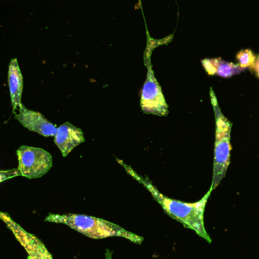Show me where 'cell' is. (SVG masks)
I'll use <instances>...</instances> for the list:
<instances>
[{"label":"cell","mask_w":259,"mask_h":259,"mask_svg":"<svg viewBox=\"0 0 259 259\" xmlns=\"http://www.w3.org/2000/svg\"><path fill=\"white\" fill-rule=\"evenodd\" d=\"M21 176L19 169H11V170H1L0 171V181L3 182L6 180L15 178V177Z\"/></svg>","instance_id":"12"},{"label":"cell","mask_w":259,"mask_h":259,"mask_svg":"<svg viewBox=\"0 0 259 259\" xmlns=\"http://www.w3.org/2000/svg\"><path fill=\"white\" fill-rule=\"evenodd\" d=\"M85 141L82 129L69 122L64 123L59 126L54 137L55 144L59 148L63 157H66L76 146Z\"/></svg>","instance_id":"8"},{"label":"cell","mask_w":259,"mask_h":259,"mask_svg":"<svg viewBox=\"0 0 259 259\" xmlns=\"http://www.w3.org/2000/svg\"><path fill=\"white\" fill-rule=\"evenodd\" d=\"M251 71H253L255 73V75L259 78V56L257 57L256 61H255V64L253 66L250 68Z\"/></svg>","instance_id":"13"},{"label":"cell","mask_w":259,"mask_h":259,"mask_svg":"<svg viewBox=\"0 0 259 259\" xmlns=\"http://www.w3.org/2000/svg\"><path fill=\"white\" fill-rule=\"evenodd\" d=\"M44 221L50 223L61 224L66 225L74 231L83 234L85 237L94 240L108 238V237H121L126 239L131 243L141 245L144 238L134 233L127 231L117 224L108 222L104 219L85 214H50Z\"/></svg>","instance_id":"2"},{"label":"cell","mask_w":259,"mask_h":259,"mask_svg":"<svg viewBox=\"0 0 259 259\" xmlns=\"http://www.w3.org/2000/svg\"><path fill=\"white\" fill-rule=\"evenodd\" d=\"M256 59V56L250 50H241L237 55L239 66L243 68V69H246L247 68L250 69L255 64Z\"/></svg>","instance_id":"11"},{"label":"cell","mask_w":259,"mask_h":259,"mask_svg":"<svg viewBox=\"0 0 259 259\" xmlns=\"http://www.w3.org/2000/svg\"><path fill=\"white\" fill-rule=\"evenodd\" d=\"M202 64L208 75H217L225 78L240 74L245 70L239 65L226 62L220 58L202 59Z\"/></svg>","instance_id":"10"},{"label":"cell","mask_w":259,"mask_h":259,"mask_svg":"<svg viewBox=\"0 0 259 259\" xmlns=\"http://www.w3.org/2000/svg\"><path fill=\"white\" fill-rule=\"evenodd\" d=\"M210 98L215 115V143H214L213 180L210 190H215L226 176L231 163V134L232 124L222 113L217 97L212 88H210Z\"/></svg>","instance_id":"3"},{"label":"cell","mask_w":259,"mask_h":259,"mask_svg":"<svg viewBox=\"0 0 259 259\" xmlns=\"http://www.w3.org/2000/svg\"><path fill=\"white\" fill-rule=\"evenodd\" d=\"M18 167L21 176L35 179L48 173L53 166L51 154L41 148L21 146L17 150Z\"/></svg>","instance_id":"4"},{"label":"cell","mask_w":259,"mask_h":259,"mask_svg":"<svg viewBox=\"0 0 259 259\" xmlns=\"http://www.w3.org/2000/svg\"><path fill=\"white\" fill-rule=\"evenodd\" d=\"M145 65L147 68V77L141 91L140 106L144 114H152L158 116L168 115V105L166 102L161 85L155 76L151 64L150 55L146 53Z\"/></svg>","instance_id":"5"},{"label":"cell","mask_w":259,"mask_h":259,"mask_svg":"<svg viewBox=\"0 0 259 259\" xmlns=\"http://www.w3.org/2000/svg\"><path fill=\"white\" fill-rule=\"evenodd\" d=\"M8 81H9L12 111L15 115L16 111L19 110L20 108L23 106L21 103V96H22L23 92V76L16 59H12L9 63Z\"/></svg>","instance_id":"9"},{"label":"cell","mask_w":259,"mask_h":259,"mask_svg":"<svg viewBox=\"0 0 259 259\" xmlns=\"http://www.w3.org/2000/svg\"><path fill=\"white\" fill-rule=\"evenodd\" d=\"M117 160L124 167L128 175H130L139 184H142L150 192L155 200L161 205L164 211L170 218L182 224L185 228L194 231L199 237L205 239L208 243H211V237L205 229L204 214L208 198L212 191L209 190L201 200L194 203H187L170 199L162 194L147 177L138 175L131 166L125 164L122 160L118 158Z\"/></svg>","instance_id":"1"},{"label":"cell","mask_w":259,"mask_h":259,"mask_svg":"<svg viewBox=\"0 0 259 259\" xmlns=\"http://www.w3.org/2000/svg\"><path fill=\"white\" fill-rule=\"evenodd\" d=\"M15 118L23 127L44 137H55L57 133L58 127L49 121L42 114L27 109L24 106L20 108L18 114H15Z\"/></svg>","instance_id":"7"},{"label":"cell","mask_w":259,"mask_h":259,"mask_svg":"<svg viewBox=\"0 0 259 259\" xmlns=\"http://www.w3.org/2000/svg\"><path fill=\"white\" fill-rule=\"evenodd\" d=\"M106 259H112V252L107 249L106 252Z\"/></svg>","instance_id":"14"},{"label":"cell","mask_w":259,"mask_h":259,"mask_svg":"<svg viewBox=\"0 0 259 259\" xmlns=\"http://www.w3.org/2000/svg\"><path fill=\"white\" fill-rule=\"evenodd\" d=\"M0 219L6 224L17 241L24 248L29 259H53L42 240L27 232L19 224L15 222L8 213L0 212Z\"/></svg>","instance_id":"6"}]
</instances>
